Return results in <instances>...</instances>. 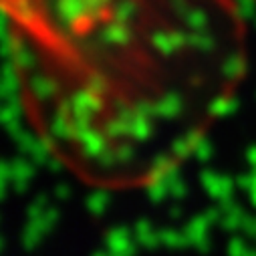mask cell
Here are the masks:
<instances>
[]
</instances>
